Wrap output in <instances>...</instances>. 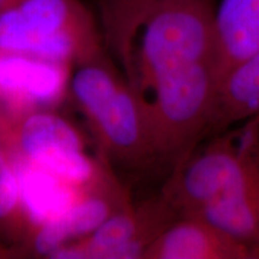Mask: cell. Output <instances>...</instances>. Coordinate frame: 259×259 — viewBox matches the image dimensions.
<instances>
[{
    "label": "cell",
    "mask_w": 259,
    "mask_h": 259,
    "mask_svg": "<svg viewBox=\"0 0 259 259\" xmlns=\"http://www.w3.org/2000/svg\"><path fill=\"white\" fill-rule=\"evenodd\" d=\"M70 89L109 163L136 169L156 162L138 97L108 54L78 65Z\"/></svg>",
    "instance_id": "3957f363"
},
{
    "label": "cell",
    "mask_w": 259,
    "mask_h": 259,
    "mask_svg": "<svg viewBox=\"0 0 259 259\" xmlns=\"http://www.w3.org/2000/svg\"><path fill=\"white\" fill-rule=\"evenodd\" d=\"M144 259H258L252 248L194 216H179L148 247Z\"/></svg>",
    "instance_id": "ba28073f"
},
{
    "label": "cell",
    "mask_w": 259,
    "mask_h": 259,
    "mask_svg": "<svg viewBox=\"0 0 259 259\" xmlns=\"http://www.w3.org/2000/svg\"><path fill=\"white\" fill-rule=\"evenodd\" d=\"M70 66L17 53H0V109L50 108L64 99Z\"/></svg>",
    "instance_id": "52a82bcc"
},
{
    "label": "cell",
    "mask_w": 259,
    "mask_h": 259,
    "mask_svg": "<svg viewBox=\"0 0 259 259\" xmlns=\"http://www.w3.org/2000/svg\"><path fill=\"white\" fill-rule=\"evenodd\" d=\"M168 0H100L105 45L122 67H131L136 38L148 18Z\"/></svg>",
    "instance_id": "8fae6325"
},
{
    "label": "cell",
    "mask_w": 259,
    "mask_h": 259,
    "mask_svg": "<svg viewBox=\"0 0 259 259\" xmlns=\"http://www.w3.org/2000/svg\"><path fill=\"white\" fill-rule=\"evenodd\" d=\"M31 235V228L22 200L21 181L15 155L6 135L0 111V239L11 242L21 255ZM9 245V244H8Z\"/></svg>",
    "instance_id": "4fadbf2b"
},
{
    "label": "cell",
    "mask_w": 259,
    "mask_h": 259,
    "mask_svg": "<svg viewBox=\"0 0 259 259\" xmlns=\"http://www.w3.org/2000/svg\"><path fill=\"white\" fill-rule=\"evenodd\" d=\"M179 213L163 193L131 202L92 234L57 250L53 259H144L148 247Z\"/></svg>",
    "instance_id": "5b68a950"
},
{
    "label": "cell",
    "mask_w": 259,
    "mask_h": 259,
    "mask_svg": "<svg viewBox=\"0 0 259 259\" xmlns=\"http://www.w3.org/2000/svg\"><path fill=\"white\" fill-rule=\"evenodd\" d=\"M106 51L95 18L79 0H24L0 14V53L78 66Z\"/></svg>",
    "instance_id": "277c9868"
},
{
    "label": "cell",
    "mask_w": 259,
    "mask_h": 259,
    "mask_svg": "<svg viewBox=\"0 0 259 259\" xmlns=\"http://www.w3.org/2000/svg\"><path fill=\"white\" fill-rule=\"evenodd\" d=\"M23 2L24 0H0V14L6 11V10L16 8Z\"/></svg>",
    "instance_id": "9a60e30c"
},
{
    "label": "cell",
    "mask_w": 259,
    "mask_h": 259,
    "mask_svg": "<svg viewBox=\"0 0 259 259\" xmlns=\"http://www.w3.org/2000/svg\"><path fill=\"white\" fill-rule=\"evenodd\" d=\"M213 14L210 0H168L136 38L126 78L160 163L174 166L209 132L220 89Z\"/></svg>",
    "instance_id": "6da1fadb"
},
{
    "label": "cell",
    "mask_w": 259,
    "mask_h": 259,
    "mask_svg": "<svg viewBox=\"0 0 259 259\" xmlns=\"http://www.w3.org/2000/svg\"><path fill=\"white\" fill-rule=\"evenodd\" d=\"M14 257H21L18 251L15 247H12V246H8L6 242L0 239V259H8Z\"/></svg>",
    "instance_id": "5bb4252c"
},
{
    "label": "cell",
    "mask_w": 259,
    "mask_h": 259,
    "mask_svg": "<svg viewBox=\"0 0 259 259\" xmlns=\"http://www.w3.org/2000/svg\"><path fill=\"white\" fill-rule=\"evenodd\" d=\"M16 166L21 181L22 200L31 228V235L35 229L59 216L89 191L74 189L53 174L32 166L28 162L16 160Z\"/></svg>",
    "instance_id": "30bf717a"
},
{
    "label": "cell",
    "mask_w": 259,
    "mask_h": 259,
    "mask_svg": "<svg viewBox=\"0 0 259 259\" xmlns=\"http://www.w3.org/2000/svg\"><path fill=\"white\" fill-rule=\"evenodd\" d=\"M220 87L259 52V0H221L213 14Z\"/></svg>",
    "instance_id": "9c48e42d"
},
{
    "label": "cell",
    "mask_w": 259,
    "mask_h": 259,
    "mask_svg": "<svg viewBox=\"0 0 259 259\" xmlns=\"http://www.w3.org/2000/svg\"><path fill=\"white\" fill-rule=\"evenodd\" d=\"M131 202L128 190L114 177L101 186L87 191L63 213L35 229L22 247V254L51 258L63 246L92 234Z\"/></svg>",
    "instance_id": "8992f818"
},
{
    "label": "cell",
    "mask_w": 259,
    "mask_h": 259,
    "mask_svg": "<svg viewBox=\"0 0 259 259\" xmlns=\"http://www.w3.org/2000/svg\"><path fill=\"white\" fill-rule=\"evenodd\" d=\"M259 114V52L239 65L223 80L209 135Z\"/></svg>",
    "instance_id": "7c38bea8"
},
{
    "label": "cell",
    "mask_w": 259,
    "mask_h": 259,
    "mask_svg": "<svg viewBox=\"0 0 259 259\" xmlns=\"http://www.w3.org/2000/svg\"><path fill=\"white\" fill-rule=\"evenodd\" d=\"M241 122L177 162L161 192L179 216L209 222L259 259V114Z\"/></svg>",
    "instance_id": "7a4b0ae2"
}]
</instances>
